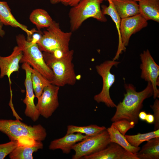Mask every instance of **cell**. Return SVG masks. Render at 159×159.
Instances as JSON below:
<instances>
[{"instance_id":"cell-17","label":"cell","mask_w":159,"mask_h":159,"mask_svg":"<svg viewBox=\"0 0 159 159\" xmlns=\"http://www.w3.org/2000/svg\"><path fill=\"white\" fill-rule=\"evenodd\" d=\"M0 20L5 25L19 27L24 31L27 35L28 41L30 40L33 33L37 31L35 29L29 30L26 26L19 23L12 14L11 10L6 1H0Z\"/></svg>"},{"instance_id":"cell-4","label":"cell","mask_w":159,"mask_h":159,"mask_svg":"<svg viewBox=\"0 0 159 159\" xmlns=\"http://www.w3.org/2000/svg\"><path fill=\"white\" fill-rule=\"evenodd\" d=\"M17 46L22 50L23 55L20 63H27L48 80H52L54 74L47 65L43 54L37 44L26 40L23 34L16 37Z\"/></svg>"},{"instance_id":"cell-1","label":"cell","mask_w":159,"mask_h":159,"mask_svg":"<svg viewBox=\"0 0 159 159\" xmlns=\"http://www.w3.org/2000/svg\"><path fill=\"white\" fill-rule=\"evenodd\" d=\"M148 82L146 88L140 92L136 91V88L132 84H125L126 93L124 94L122 101L120 102L116 107V112L111 119L112 122L125 119L133 122L135 125L138 123L139 114L144 101L153 95L152 83Z\"/></svg>"},{"instance_id":"cell-32","label":"cell","mask_w":159,"mask_h":159,"mask_svg":"<svg viewBox=\"0 0 159 159\" xmlns=\"http://www.w3.org/2000/svg\"><path fill=\"white\" fill-rule=\"evenodd\" d=\"M147 114L144 111L140 112L138 115V117L141 120L143 121L145 120Z\"/></svg>"},{"instance_id":"cell-19","label":"cell","mask_w":159,"mask_h":159,"mask_svg":"<svg viewBox=\"0 0 159 159\" xmlns=\"http://www.w3.org/2000/svg\"><path fill=\"white\" fill-rule=\"evenodd\" d=\"M109 3V5L107 6L102 5L101 6L102 14L104 15H107L110 16L113 21L115 23L118 35V44L116 54L113 60L118 59L122 51L125 52L126 48L122 44L120 34V28L121 19L118 14L112 1V0H106Z\"/></svg>"},{"instance_id":"cell-26","label":"cell","mask_w":159,"mask_h":159,"mask_svg":"<svg viewBox=\"0 0 159 159\" xmlns=\"http://www.w3.org/2000/svg\"><path fill=\"white\" fill-rule=\"evenodd\" d=\"M128 142L132 146L138 147L143 142L152 138L159 137V129L147 133H138L134 135H125Z\"/></svg>"},{"instance_id":"cell-27","label":"cell","mask_w":159,"mask_h":159,"mask_svg":"<svg viewBox=\"0 0 159 159\" xmlns=\"http://www.w3.org/2000/svg\"><path fill=\"white\" fill-rule=\"evenodd\" d=\"M18 140L11 141L4 144H0V159H4L19 145Z\"/></svg>"},{"instance_id":"cell-30","label":"cell","mask_w":159,"mask_h":159,"mask_svg":"<svg viewBox=\"0 0 159 159\" xmlns=\"http://www.w3.org/2000/svg\"><path fill=\"white\" fill-rule=\"evenodd\" d=\"M81 0H50L52 4H55L61 3L65 6L72 7L76 5Z\"/></svg>"},{"instance_id":"cell-31","label":"cell","mask_w":159,"mask_h":159,"mask_svg":"<svg viewBox=\"0 0 159 159\" xmlns=\"http://www.w3.org/2000/svg\"><path fill=\"white\" fill-rule=\"evenodd\" d=\"M145 121L149 124L153 123L154 121V117L153 115L149 113L147 114Z\"/></svg>"},{"instance_id":"cell-14","label":"cell","mask_w":159,"mask_h":159,"mask_svg":"<svg viewBox=\"0 0 159 159\" xmlns=\"http://www.w3.org/2000/svg\"><path fill=\"white\" fill-rule=\"evenodd\" d=\"M22 138L18 140L19 145L9 154L10 159H33V153L43 148L42 141L26 137L24 138V143Z\"/></svg>"},{"instance_id":"cell-21","label":"cell","mask_w":159,"mask_h":159,"mask_svg":"<svg viewBox=\"0 0 159 159\" xmlns=\"http://www.w3.org/2000/svg\"><path fill=\"white\" fill-rule=\"evenodd\" d=\"M111 142L116 143L123 148L128 152L136 154L140 150L139 147L132 145L127 141L125 136L122 134L116 127L112 124L107 129Z\"/></svg>"},{"instance_id":"cell-28","label":"cell","mask_w":159,"mask_h":159,"mask_svg":"<svg viewBox=\"0 0 159 159\" xmlns=\"http://www.w3.org/2000/svg\"><path fill=\"white\" fill-rule=\"evenodd\" d=\"M112 124L124 136L128 130L134 127L135 125L133 122L125 119L113 122Z\"/></svg>"},{"instance_id":"cell-5","label":"cell","mask_w":159,"mask_h":159,"mask_svg":"<svg viewBox=\"0 0 159 159\" xmlns=\"http://www.w3.org/2000/svg\"><path fill=\"white\" fill-rule=\"evenodd\" d=\"M103 0H81L72 7L69 13L71 32L77 30L83 23L90 18L105 22L107 19L101 11L100 4Z\"/></svg>"},{"instance_id":"cell-6","label":"cell","mask_w":159,"mask_h":159,"mask_svg":"<svg viewBox=\"0 0 159 159\" xmlns=\"http://www.w3.org/2000/svg\"><path fill=\"white\" fill-rule=\"evenodd\" d=\"M0 131L11 141L27 137L42 141L47 136L46 129L41 125H28L19 120L0 119Z\"/></svg>"},{"instance_id":"cell-13","label":"cell","mask_w":159,"mask_h":159,"mask_svg":"<svg viewBox=\"0 0 159 159\" xmlns=\"http://www.w3.org/2000/svg\"><path fill=\"white\" fill-rule=\"evenodd\" d=\"M84 159H138L118 144L111 142L105 148L97 152L85 156Z\"/></svg>"},{"instance_id":"cell-15","label":"cell","mask_w":159,"mask_h":159,"mask_svg":"<svg viewBox=\"0 0 159 159\" xmlns=\"http://www.w3.org/2000/svg\"><path fill=\"white\" fill-rule=\"evenodd\" d=\"M22 55L21 49L17 46L14 47L12 53L9 56L6 57L0 56V78L7 76L10 84H11L10 77L13 72L19 71V64Z\"/></svg>"},{"instance_id":"cell-23","label":"cell","mask_w":159,"mask_h":159,"mask_svg":"<svg viewBox=\"0 0 159 159\" xmlns=\"http://www.w3.org/2000/svg\"><path fill=\"white\" fill-rule=\"evenodd\" d=\"M29 19L39 31L41 29L48 28L54 21L48 12L42 9L33 10L30 14Z\"/></svg>"},{"instance_id":"cell-11","label":"cell","mask_w":159,"mask_h":159,"mask_svg":"<svg viewBox=\"0 0 159 159\" xmlns=\"http://www.w3.org/2000/svg\"><path fill=\"white\" fill-rule=\"evenodd\" d=\"M21 68L25 70L26 74L24 84L26 94L23 100V102L26 105L24 114L33 121L35 122L38 119L40 115L34 102L35 96L32 81L31 67L28 64L25 62L23 63Z\"/></svg>"},{"instance_id":"cell-9","label":"cell","mask_w":159,"mask_h":159,"mask_svg":"<svg viewBox=\"0 0 159 159\" xmlns=\"http://www.w3.org/2000/svg\"><path fill=\"white\" fill-rule=\"evenodd\" d=\"M141 63V77L152 83L154 99L159 97V66L155 62L148 49L144 50L140 55Z\"/></svg>"},{"instance_id":"cell-8","label":"cell","mask_w":159,"mask_h":159,"mask_svg":"<svg viewBox=\"0 0 159 159\" xmlns=\"http://www.w3.org/2000/svg\"><path fill=\"white\" fill-rule=\"evenodd\" d=\"M120 63L113 60H107L95 67L97 73L102 78L103 85L101 91L94 96V99L98 103H104L109 107L117 106L110 94V89L115 81V75L111 73L110 70L113 66H117Z\"/></svg>"},{"instance_id":"cell-20","label":"cell","mask_w":159,"mask_h":159,"mask_svg":"<svg viewBox=\"0 0 159 159\" xmlns=\"http://www.w3.org/2000/svg\"><path fill=\"white\" fill-rule=\"evenodd\" d=\"M138 5L140 14L146 20L159 22V0H141Z\"/></svg>"},{"instance_id":"cell-12","label":"cell","mask_w":159,"mask_h":159,"mask_svg":"<svg viewBox=\"0 0 159 159\" xmlns=\"http://www.w3.org/2000/svg\"><path fill=\"white\" fill-rule=\"evenodd\" d=\"M148 24L147 21L140 14L121 19L120 31L123 46L126 48L131 35L146 27Z\"/></svg>"},{"instance_id":"cell-3","label":"cell","mask_w":159,"mask_h":159,"mask_svg":"<svg viewBox=\"0 0 159 159\" xmlns=\"http://www.w3.org/2000/svg\"><path fill=\"white\" fill-rule=\"evenodd\" d=\"M72 32H64L58 23L54 21L37 43L41 51L50 53L56 57H62L69 50V42Z\"/></svg>"},{"instance_id":"cell-2","label":"cell","mask_w":159,"mask_h":159,"mask_svg":"<svg viewBox=\"0 0 159 159\" xmlns=\"http://www.w3.org/2000/svg\"><path fill=\"white\" fill-rule=\"evenodd\" d=\"M74 53L73 50H69L59 57L50 53H42L45 62L53 73V78L49 81L51 84L59 87L75 85L77 79L72 62Z\"/></svg>"},{"instance_id":"cell-25","label":"cell","mask_w":159,"mask_h":159,"mask_svg":"<svg viewBox=\"0 0 159 159\" xmlns=\"http://www.w3.org/2000/svg\"><path fill=\"white\" fill-rule=\"evenodd\" d=\"M106 129L105 126H99L96 125L83 126L69 125L67 127L66 134L80 133L90 136L96 135Z\"/></svg>"},{"instance_id":"cell-24","label":"cell","mask_w":159,"mask_h":159,"mask_svg":"<svg viewBox=\"0 0 159 159\" xmlns=\"http://www.w3.org/2000/svg\"><path fill=\"white\" fill-rule=\"evenodd\" d=\"M31 79L35 97L38 99L42 95L44 88L51 84L49 80L34 68H31Z\"/></svg>"},{"instance_id":"cell-7","label":"cell","mask_w":159,"mask_h":159,"mask_svg":"<svg viewBox=\"0 0 159 159\" xmlns=\"http://www.w3.org/2000/svg\"><path fill=\"white\" fill-rule=\"evenodd\" d=\"M110 143L107 129L96 135L87 136L72 147V150H74L75 154L72 158L81 159L103 149Z\"/></svg>"},{"instance_id":"cell-34","label":"cell","mask_w":159,"mask_h":159,"mask_svg":"<svg viewBox=\"0 0 159 159\" xmlns=\"http://www.w3.org/2000/svg\"><path fill=\"white\" fill-rule=\"evenodd\" d=\"M133 0L135 1H140L141 0Z\"/></svg>"},{"instance_id":"cell-22","label":"cell","mask_w":159,"mask_h":159,"mask_svg":"<svg viewBox=\"0 0 159 159\" xmlns=\"http://www.w3.org/2000/svg\"><path fill=\"white\" fill-rule=\"evenodd\" d=\"M136 155L138 159H159V137L147 141Z\"/></svg>"},{"instance_id":"cell-18","label":"cell","mask_w":159,"mask_h":159,"mask_svg":"<svg viewBox=\"0 0 159 159\" xmlns=\"http://www.w3.org/2000/svg\"><path fill=\"white\" fill-rule=\"evenodd\" d=\"M120 18L132 16L140 14L138 4L133 0H112Z\"/></svg>"},{"instance_id":"cell-16","label":"cell","mask_w":159,"mask_h":159,"mask_svg":"<svg viewBox=\"0 0 159 159\" xmlns=\"http://www.w3.org/2000/svg\"><path fill=\"white\" fill-rule=\"evenodd\" d=\"M87 136H88L80 133L66 134L63 137L52 141L49 148L52 150L60 149L63 153L68 154L71 152L74 145Z\"/></svg>"},{"instance_id":"cell-33","label":"cell","mask_w":159,"mask_h":159,"mask_svg":"<svg viewBox=\"0 0 159 159\" xmlns=\"http://www.w3.org/2000/svg\"><path fill=\"white\" fill-rule=\"evenodd\" d=\"M3 24L0 20V36L3 37L5 34L4 31L2 29Z\"/></svg>"},{"instance_id":"cell-29","label":"cell","mask_w":159,"mask_h":159,"mask_svg":"<svg viewBox=\"0 0 159 159\" xmlns=\"http://www.w3.org/2000/svg\"><path fill=\"white\" fill-rule=\"evenodd\" d=\"M155 99L153 104L150 106L154 112L155 130L159 129V100L157 99Z\"/></svg>"},{"instance_id":"cell-10","label":"cell","mask_w":159,"mask_h":159,"mask_svg":"<svg viewBox=\"0 0 159 159\" xmlns=\"http://www.w3.org/2000/svg\"><path fill=\"white\" fill-rule=\"evenodd\" d=\"M59 87L51 84L44 88L38 99L36 107L40 115L45 118L50 117L59 106Z\"/></svg>"}]
</instances>
